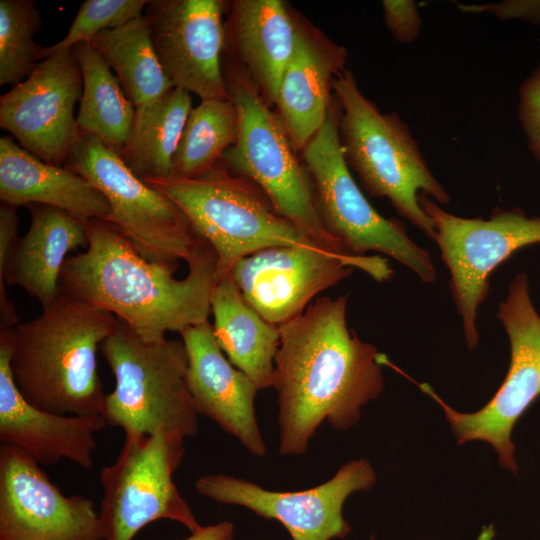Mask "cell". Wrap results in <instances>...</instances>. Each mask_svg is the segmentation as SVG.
Here are the masks:
<instances>
[{
	"label": "cell",
	"instance_id": "cell-1",
	"mask_svg": "<svg viewBox=\"0 0 540 540\" xmlns=\"http://www.w3.org/2000/svg\"><path fill=\"white\" fill-rule=\"evenodd\" d=\"M347 295L320 297L279 327L273 386L278 402V450L308 452L326 421L338 431L358 423L361 409L383 391L385 355L362 341L346 321Z\"/></svg>",
	"mask_w": 540,
	"mask_h": 540
},
{
	"label": "cell",
	"instance_id": "cell-2",
	"mask_svg": "<svg viewBox=\"0 0 540 540\" xmlns=\"http://www.w3.org/2000/svg\"><path fill=\"white\" fill-rule=\"evenodd\" d=\"M86 229V250L62 267V294L113 314L146 342L208 322L218 278L206 241L187 262V276L176 279L177 265L145 259L109 222L93 219Z\"/></svg>",
	"mask_w": 540,
	"mask_h": 540
},
{
	"label": "cell",
	"instance_id": "cell-3",
	"mask_svg": "<svg viewBox=\"0 0 540 540\" xmlns=\"http://www.w3.org/2000/svg\"><path fill=\"white\" fill-rule=\"evenodd\" d=\"M117 318L60 292L33 320L8 328L10 370L22 396L59 415L103 412L97 351Z\"/></svg>",
	"mask_w": 540,
	"mask_h": 540
},
{
	"label": "cell",
	"instance_id": "cell-4",
	"mask_svg": "<svg viewBox=\"0 0 540 540\" xmlns=\"http://www.w3.org/2000/svg\"><path fill=\"white\" fill-rule=\"evenodd\" d=\"M333 95L340 107L339 136L348 167L369 195L388 199L400 216L433 240L434 227L420 196L446 205L450 194L429 169L409 126L397 113H382L348 69L336 77Z\"/></svg>",
	"mask_w": 540,
	"mask_h": 540
},
{
	"label": "cell",
	"instance_id": "cell-5",
	"mask_svg": "<svg viewBox=\"0 0 540 540\" xmlns=\"http://www.w3.org/2000/svg\"><path fill=\"white\" fill-rule=\"evenodd\" d=\"M223 73L239 117L238 137L218 162L256 184L275 210L307 238L330 252L357 256L332 236L317 212L313 186L277 112L248 72L227 54Z\"/></svg>",
	"mask_w": 540,
	"mask_h": 540
},
{
	"label": "cell",
	"instance_id": "cell-6",
	"mask_svg": "<svg viewBox=\"0 0 540 540\" xmlns=\"http://www.w3.org/2000/svg\"><path fill=\"white\" fill-rule=\"evenodd\" d=\"M100 350L115 378L102 412L109 426L130 436L162 433L186 439L198 432L182 341L146 342L117 319Z\"/></svg>",
	"mask_w": 540,
	"mask_h": 540
},
{
	"label": "cell",
	"instance_id": "cell-7",
	"mask_svg": "<svg viewBox=\"0 0 540 540\" xmlns=\"http://www.w3.org/2000/svg\"><path fill=\"white\" fill-rule=\"evenodd\" d=\"M145 182L168 196L213 248L218 279L258 251L316 245L275 210L256 184L219 163L193 178L170 176Z\"/></svg>",
	"mask_w": 540,
	"mask_h": 540
},
{
	"label": "cell",
	"instance_id": "cell-8",
	"mask_svg": "<svg viewBox=\"0 0 540 540\" xmlns=\"http://www.w3.org/2000/svg\"><path fill=\"white\" fill-rule=\"evenodd\" d=\"M339 122L340 107L333 95L324 125L302 151L323 225L352 254H386L422 282L432 283L436 269L429 252L409 237L403 224L375 210L354 180L344 158Z\"/></svg>",
	"mask_w": 540,
	"mask_h": 540
},
{
	"label": "cell",
	"instance_id": "cell-9",
	"mask_svg": "<svg viewBox=\"0 0 540 540\" xmlns=\"http://www.w3.org/2000/svg\"><path fill=\"white\" fill-rule=\"evenodd\" d=\"M65 167L93 184L106 198L113 225L145 259L188 262L205 240L164 193L137 177L120 155L99 138L82 134Z\"/></svg>",
	"mask_w": 540,
	"mask_h": 540
},
{
	"label": "cell",
	"instance_id": "cell-10",
	"mask_svg": "<svg viewBox=\"0 0 540 540\" xmlns=\"http://www.w3.org/2000/svg\"><path fill=\"white\" fill-rule=\"evenodd\" d=\"M184 441L162 433L125 435L116 460L99 473L104 540H133L160 519L176 521L191 533L202 527L173 479L184 457Z\"/></svg>",
	"mask_w": 540,
	"mask_h": 540
},
{
	"label": "cell",
	"instance_id": "cell-11",
	"mask_svg": "<svg viewBox=\"0 0 540 540\" xmlns=\"http://www.w3.org/2000/svg\"><path fill=\"white\" fill-rule=\"evenodd\" d=\"M496 316L509 337L510 365L500 388L484 407L461 413L444 402L429 384L418 386L442 407L457 444L489 443L499 464L516 474L513 427L540 395V316L533 306L525 273L515 275Z\"/></svg>",
	"mask_w": 540,
	"mask_h": 540
},
{
	"label": "cell",
	"instance_id": "cell-12",
	"mask_svg": "<svg viewBox=\"0 0 540 540\" xmlns=\"http://www.w3.org/2000/svg\"><path fill=\"white\" fill-rule=\"evenodd\" d=\"M419 201L432 221L464 338L473 350L479 341L477 311L488 295L489 276L518 249L540 243V216L528 217L519 208H495L489 219L465 218L428 196L421 195Z\"/></svg>",
	"mask_w": 540,
	"mask_h": 540
},
{
	"label": "cell",
	"instance_id": "cell-13",
	"mask_svg": "<svg viewBox=\"0 0 540 540\" xmlns=\"http://www.w3.org/2000/svg\"><path fill=\"white\" fill-rule=\"evenodd\" d=\"M360 269L377 282L393 276L380 255L345 256L314 244L267 248L239 260L229 272L245 301L280 326L301 315L320 292Z\"/></svg>",
	"mask_w": 540,
	"mask_h": 540
},
{
	"label": "cell",
	"instance_id": "cell-14",
	"mask_svg": "<svg viewBox=\"0 0 540 540\" xmlns=\"http://www.w3.org/2000/svg\"><path fill=\"white\" fill-rule=\"evenodd\" d=\"M376 473L364 458L343 464L328 481L299 491H272L227 474H207L196 479L195 490L217 503L237 505L265 519L280 522L292 540L344 539L351 528L343 516L346 499L369 491Z\"/></svg>",
	"mask_w": 540,
	"mask_h": 540
},
{
	"label": "cell",
	"instance_id": "cell-15",
	"mask_svg": "<svg viewBox=\"0 0 540 540\" xmlns=\"http://www.w3.org/2000/svg\"><path fill=\"white\" fill-rule=\"evenodd\" d=\"M83 90L73 49L40 61L22 82L0 97V126L40 160L65 166L82 133L74 107Z\"/></svg>",
	"mask_w": 540,
	"mask_h": 540
},
{
	"label": "cell",
	"instance_id": "cell-16",
	"mask_svg": "<svg viewBox=\"0 0 540 540\" xmlns=\"http://www.w3.org/2000/svg\"><path fill=\"white\" fill-rule=\"evenodd\" d=\"M226 2L151 0L144 16L158 59L174 87L201 101L230 99L222 66Z\"/></svg>",
	"mask_w": 540,
	"mask_h": 540
},
{
	"label": "cell",
	"instance_id": "cell-17",
	"mask_svg": "<svg viewBox=\"0 0 540 540\" xmlns=\"http://www.w3.org/2000/svg\"><path fill=\"white\" fill-rule=\"evenodd\" d=\"M0 540H104L92 500L65 496L17 447H0Z\"/></svg>",
	"mask_w": 540,
	"mask_h": 540
},
{
	"label": "cell",
	"instance_id": "cell-18",
	"mask_svg": "<svg viewBox=\"0 0 540 540\" xmlns=\"http://www.w3.org/2000/svg\"><path fill=\"white\" fill-rule=\"evenodd\" d=\"M107 422L101 414L59 415L30 404L10 370L7 329L0 330V441L19 448L40 466L68 460L84 469L94 464L96 435Z\"/></svg>",
	"mask_w": 540,
	"mask_h": 540
},
{
	"label": "cell",
	"instance_id": "cell-19",
	"mask_svg": "<svg viewBox=\"0 0 540 540\" xmlns=\"http://www.w3.org/2000/svg\"><path fill=\"white\" fill-rule=\"evenodd\" d=\"M180 335L187 354V384L198 415L214 421L252 455L265 456L255 412L259 388L225 357L209 321Z\"/></svg>",
	"mask_w": 540,
	"mask_h": 540
},
{
	"label": "cell",
	"instance_id": "cell-20",
	"mask_svg": "<svg viewBox=\"0 0 540 540\" xmlns=\"http://www.w3.org/2000/svg\"><path fill=\"white\" fill-rule=\"evenodd\" d=\"M347 50L297 12V35L275 104L292 146L303 151L324 125Z\"/></svg>",
	"mask_w": 540,
	"mask_h": 540
},
{
	"label": "cell",
	"instance_id": "cell-21",
	"mask_svg": "<svg viewBox=\"0 0 540 540\" xmlns=\"http://www.w3.org/2000/svg\"><path fill=\"white\" fill-rule=\"evenodd\" d=\"M31 223L0 276V328L17 325L6 285H17L46 308L60 294L59 278L70 251L88 246L86 222L47 205L31 204Z\"/></svg>",
	"mask_w": 540,
	"mask_h": 540
},
{
	"label": "cell",
	"instance_id": "cell-22",
	"mask_svg": "<svg viewBox=\"0 0 540 540\" xmlns=\"http://www.w3.org/2000/svg\"><path fill=\"white\" fill-rule=\"evenodd\" d=\"M297 35V12L281 0H234L225 21V54L275 107Z\"/></svg>",
	"mask_w": 540,
	"mask_h": 540
},
{
	"label": "cell",
	"instance_id": "cell-23",
	"mask_svg": "<svg viewBox=\"0 0 540 540\" xmlns=\"http://www.w3.org/2000/svg\"><path fill=\"white\" fill-rule=\"evenodd\" d=\"M0 199L15 207H56L83 222L105 220L110 213L104 195L87 179L40 160L10 136L0 139Z\"/></svg>",
	"mask_w": 540,
	"mask_h": 540
},
{
	"label": "cell",
	"instance_id": "cell-24",
	"mask_svg": "<svg viewBox=\"0 0 540 540\" xmlns=\"http://www.w3.org/2000/svg\"><path fill=\"white\" fill-rule=\"evenodd\" d=\"M214 337L230 363L259 388L273 386L279 327L263 319L226 275L217 280L210 300Z\"/></svg>",
	"mask_w": 540,
	"mask_h": 540
},
{
	"label": "cell",
	"instance_id": "cell-25",
	"mask_svg": "<svg viewBox=\"0 0 540 540\" xmlns=\"http://www.w3.org/2000/svg\"><path fill=\"white\" fill-rule=\"evenodd\" d=\"M191 110L190 93L178 87L135 108L128 141L119 155L137 177L148 181L171 176L172 160Z\"/></svg>",
	"mask_w": 540,
	"mask_h": 540
},
{
	"label": "cell",
	"instance_id": "cell-26",
	"mask_svg": "<svg viewBox=\"0 0 540 540\" xmlns=\"http://www.w3.org/2000/svg\"><path fill=\"white\" fill-rule=\"evenodd\" d=\"M72 49L83 80L76 117L78 127L82 134L99 138L120 154L130 135L135 106L124 95L110 66L90 43L83 42Z\"/></svg>",
	"mask_w": 540,
	"mask_h": 540
},
{
	"label": "cell",
	"instance_id": "cell-27",
	"mask_svg": "<svg viewBox=\"0 0 540 540\" xmlns=\"http://www.w3.org/2000/svg\"><path fill=\"white\" fill-rule=\"evenodd\" d=\"M90 43L112 68L135 108L174 88L156 54L144 14L97 34Z\"/></svg>",
	"mask_w": 540,
	"mask_h": 540
},
{
	"label": "cell",
	"instance_id": "cell-28",
	"mask_svg": "<svg viewBox=\"0 0 540 540\" xmlns=\"http://www.w3.org/2000/svg\"><path fill=\"white\" fill-rule=\"evenodd\" d=\"M239 131L231 99L205 100L192 108L172 160V177L193 178L213 168Z\"/></svg>",
	"mask_w": 540,
	"mask_h": 540
},
{
	"label": "cell",
	"instance_id": "cell-29",
	"mask_svg": "<svg viewBox=\"0 0 540 540\" xmlns=\"http://www.w3.org/2000/svg\"><path fill=\"white\" fill-rule=\"evenodd\" d=\"M42 20L32 0L0 1V85L15 86L40 62L33 41Z\"/></svg>",
	"mask_w": 540,
	"mask_h": 540
},
{
	"label": "cell",
	"instance_id": "cell-30",
	"mask_svg": "<svg viewBox=\"0 0 540 540\" xmlns=\"http://www.w3.org/2000/svg\"><path fill=\"white\" fill-rule=\"evenodd\" d=\"M147 3V0L83 1L65 37L51 46H39V61L72 49L77 44L89 42L104 30L119 27L142 16Z\"/></svg>",
	"mask_w": 540,
	"mask_h": 540
},
{
	"label": "cell",
	"instance_id": "cell-31",
	"mask_svg": "<svg viewBox=\"0 0 540 540\" xmlns=\"http://www.w3.org/2000/svg\"><path fill=\"white\" fill-rule=\"evenodd\" d=\"M517 112L528 148L540 163V63L519 88Z\"/></svg>",
	"mask_w": 540,
	"mask_h": 540
},
{
	"label": "cell",
	"instance_id": "cell-32",
	"mask_svg": "<svg viewBox=\"0 0 540 540\" xmlns=\"http://www.w3.org/2000/svg\"><path fill=\"white\" fill-rule=\"evenodd\" d=\"M383 18L392 37L399 43L414 42L420 35L422 18L413 0H383Z\"/></svg>",
	"mask_w": 540,
	"mask_h": 540
},
{
	"label": "cell",
	"instance_id": "cell-33",
	"mask_svg": "<svg viewBox=\"0 0 540 540\" xmlns=\"http://www.w3.org/2000/svg\"><path fill=\"white\" fill-rule=\"evenodd\" d=\"M468 13H488L502 21L519 20L540 25V0H505L499 3L459 5Z\"/></svg>",
	"mask_w": 540,
	"mask_h": 540
},
{
	"label": "cell",
	"instance_id": "cell-34",
	"mask_svg": "<svg viewBox=\"0 0 540 540\" xmlns=\"http://www.w3.org/2000/svg\"><path fill=\"white\" fill-rule=\"evenodd\" d=\"M17 207L1 202L0 205V276L4 273L9 258L17 245Z\"/></svg>",
	"mask_w": 540,
	"mask_h": 540
},
{
	"label": "cell",
	"instance_id": "cell-35",
	"mask_svg": "<svg viewBox=\"0 0 540 540\" xmlns=\"http://www.w3.org/2000/svg\"><path fill=\"white\" fill-rule=\"evenodd\" d=\"M234 525L228 520L217 524L202 526L199 530L192 532L191 535L179 540H233Z\"/></svg>",
	"mask_w": 540,
	"mask_h": 540
},
{
	"label": "cell",
	"instance_id": "cell-36",
	"mask_svg": "<svg viewBox=\"0 0 540 540\" xmlns=\"http://www.w3.org/2000/svg\"><path fill=\"white\" fill-rule=\"evenodd\" d=\"M495 534V528L492 524H490L482 528L476 540H493Z\"/></svg>",
	"mask_w": 540,
	"mask_h": 540
}]
</instances>
